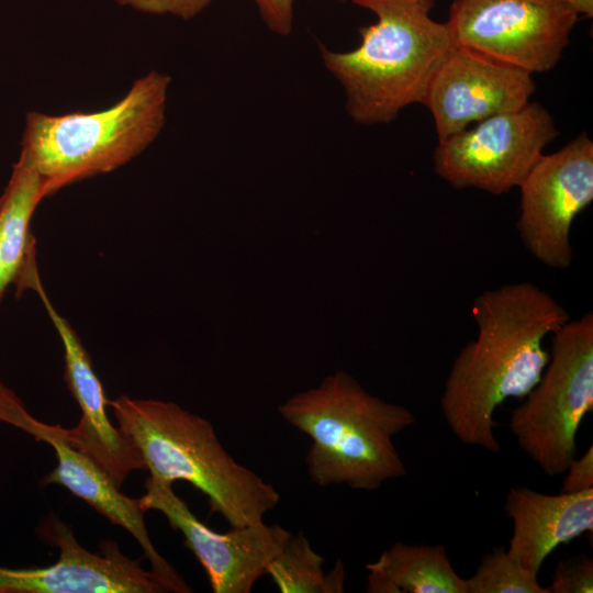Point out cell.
Segmentation results:
<instances>
[{"mask_svg":"<svg viewBox=\"0 0 593 593\" xmlns=\"http://www.w3.org/2000/svg\"><path fill=\"white\" fill-rule=\"evenodd\" d=\"M535 90L532 74L456 45L435 72L423 104L440 142L473 122L524 108Z\"/></svg>","mask_w":593,"mask_h":593,"instance_id":"4fadbf2b","label":"cell"},{"mask_svg":"<svg viewBox=\"0 0 593 593\" xmlns=\"http://www.w3.org/2000/svg\"><path fill=\"white\" fill-rule=\"evenodd\" d=\"M268 30L288 36L293 25L294 0H254Z\"/></svg>","mask_w":593,"mask_h":593,"instance_id":"7402d4cb","label":"cell"},{"mask_svg":"<svg viewBox=\"0 0 593 593\" xmlns=\"http://www.w3.org/2000/svg\"><path fill=\"white\" fill-rule=\"evenodd\" d=\"M16 284L19 290L30 288L38 294L64 347V380L81 411L78 424L65 429L68 440L94 459L121 488L132 471L145 469L141 454L110 422L109 400L90 356L70 324L53 306L40 280L35 258L26 262Z\"/></svg>","mask_w":593,"mask_h":593,"instance_id":"5bb4252c","label":"cell"},{"mask_svg":"<svg viewBox=\"0 0 593 593\" xmlns=\"http://www.w3.org/2000/svg\"><path fill=\"white\" fill-rule=\"evenodd\" d=\"M557 135L550 113L538 102L528 103L438 142L434 169L455 189L501 195L521 186Z\"/></svg>","mask_w":593,"mask_h":593,"instance_id":"52a82bcc","label":"cell"},{"mask_svg":"<svg viewBox=\"0 0 593 593\" xmlns=\"http://www.w3.org/2000/svg\"><path fill=\"white\" fill-rule=\"evenodd\" d=\"M478 335L456 356L440 409L463 444L499 452L493 415L505 400L526 396L549 361L542 340L570 318L550 294L530 282L483 291L473 302Z\"/></svg>","mask_w":593,"mask_h":593,"instance_id":"6da1fadb","label":"cell"},{"mask_svg":"<svg viewBox=\"0 0 593 593\" xmlns=\"http://www.w3.org/2000/svg\"><path fill=\"white\" fill-rule=\"evenodd\" d=\"M170 76L153 70L111 107L92 112L26 114L20 157L41 177L45 194L128 163L161 132Z\"/></svg>","mask_w":593,"mask_h":593,"instance_id":"5b68a950","label":"cell"},{"mask_svg":"<svg viewBox=\"0 0 593 593\" xmlns=\"http://www.w3.org/2000/svg\"><path fill=\"white\" fill-rule=\"evenodd\" d=\"M108 406L152 478L189 482L232 528L262 522L279 503L277 490L234 460L208 419L174 402L127 395L109 400Z\"/></svg>","mask_w":593,"mask_h":593,"instance_id":"3957f363","label":"cell"},{"mask_svg":"<svg viewBox=\"0 0 593 593\" xmlns=\"http://www.w3.org/2000/svg\"><path fill=\"white\" fill-rule=\"evenodd\" d=\"M324 558L315 552L300 532L292 534L282 550L270 561L266 574L281 593H343L345 566L337 560L325 573Z\"/></svg>","mask_w":593,"mask_h":593,"instance_id":"ac0fdd59","label":"cell"},{"mask_svg":"<svg viewBox=\"0 0 593 593\" xmlns=\"http://www.w3.org/2000/svg\"><path fill=\"white\" fill-rule=\"evenodd\" d=\"M366 569L368 593H468L443 545L395 542Z\"/></svg>","mask_w":593,"mask_h":593,"instance_id":"2e32d148","label":"cell"},{"mask_svg":"<svg viewBox=\"0 0 593 593\" xmlns=\"http://www.w3.org/2000/svg\"><path fill=\"white\" fill-rule=\"evenodd\" d=\"M38 535L59 549L58 560L37 568L0 566V593H161L159 580L124 555L111 539L92 552L80 545L70 527L53 513Z\"/></svg>","mask_w":593,"mask_h":593,"instance_id":"7c38bea8","label":"cell"},{"mask_svg":"<svg viewBox=\"0 0 593 593\" xmlns=\"http://www.w3.org/2000/svg\"><path fill=\"white\" fill-rule=\"evenodd\" d=\"M340 1H349V0H340Z\"/></svg>","mask_w":593,"mask_h":593,"instance_id":"484cf974","label":"cell"},{"mask_svg":"<svg viewBox=\"0 0 593 593\" xmlns=\"http://www.w3.org/2000/svg\"><path fill=\"white\" fill-rule=\"evenodd\" d=\"M516 228L524 247L549 268L572 262L573 220L593 201V142L585 132L541 155L518 187Z\"/></svg>","mask_w":593,"mask_h":593,"instance_id":"9c48e42d","label":"cell"},{"mask_svg":"<svg viewBox=\"0 0 593 593\" xmlns=\"http://www.w3.org/2000/svg\"><path fill=\"white\" fill-rule=\"evenodd\" d=\"M549 361L510 429L521 449L549 477L563 474L577 455V433L593 412V314L552 334Z\"/></svg>","mask_w":593,"mask_h":593,"instance_id":"8992f818","label":"cell"},{"mask_svg":"<svg viewBox=\"0 0 593 593\" xmlns=\"http://www.w3.org/2000/svg\"><path fill=\"white\" fill-rule=\"evenodd\" d=\"M561 492L575 493L593 489V447L579 458H573L564 471ZM563 473V474H564Z\"/></svg>","mask_w":593,"mask_h":593,"instance_id":"603a6c76","label":"cell"},{"mask_svg":"<svg viewBox=\"0 0 593 593\" xmlns=\"http://www.w3.org/2000/svg\"><path fill=\"white\" fill-rule=\"evenodd\" d=\"M144 486L138 499L142 508L160 512L171 528L182 534L184 546L203 567L214 593H249L292 535L264 521L216 533L191 512L172 484L149 475Z\"/></svg>","mask_w":593,"mask_h":593,"instance_id":"8fae6325","label":"cell"},{"mask_svg":"<svg viewBox=\"0 0 593 593\" xmlns=\"http://www.w3.org/2000/svg\"><path fill=\"white\" fill-rule=\"evenodd\" d=\"M547 588L549 593H592L593 560L583 553L560 560Z\"/></svg>","mask_w":593,"mask_h":593,"instance_id":"ffe728a7","label":"cell"},{"mask_svg":"<svg viewBox=\"0 0 593 593\" xmlns=\"http://www.w3.org/2000/svg\"><path fill=\"white\" fill-rule=\"evenodd\" d=\"M278 412L311 438L306 465L317 485L374 491L407 473L393 437L415 423L414 414L368 393L344 371L294 394Z\"/></svg>","mask_w":593,"mask_h":593,"instance_id":"277c9868","label":"cell"},{"mask_svg":"<svg viewBox=\"0 0 593 593\" xmlns=\"http://www.w3.org/2000/svg\"><path fill=\"white\" fill-rule=\"evenodd\" d=\"M150 14H170L183 20H190L200 14L212 0H113Z\"/></svg>","mask_w":593,"mask_h":593,"instance_id":"44dd1931","label":"cell"},{"mask_svg":"<svg viewBox=\"0 0 593 593\" xmlns=\"http://www.w3.org/2000/svg\"><path fill=\"white\" fill-rule=\"evenodd\" d=\"M580 14L591 18L593 15V0H567Z\"/></svg>","mask_w":593,"mask_h":593,"instance_id":"cb8c5ba5","label":"cell"},{"mask_svg":"<svg viewBox=\"0 0 593 593\" xmlns=\"http://www.w3.org/2000/svg\"><path fill=\"white\" fill-rule=\"evenodd\" d=\"M45 197L38 174L19 158L0 197V258L10 283L16 281L34 245L30 223Z\"/></svg>","mask_w":593,"mask_h":593,"instance_id":"e0dca14e","label":"cell"},{"mask_svg":"<svg viewBox=\"0 0 593 593\" xmlns=\"http://www.w3.org/2000/svg\"><path fill=\"white\" fill-rule=\"evenodd\" d=\"M537 573L523 567L504 547L482 556L474 574L466 579L468 593H549Z\"/></svg>","mask_w":593,"mask_h":593,"instance_id":"d6986e66","label":"cell"},{"mask_svg":"<svg viewBox=\"0 0 593 593\" xmlns=\"http://www.w3.org/2000/svg\"><path fill=\"white\" fill-rule=\"evenodd\" d=\"M371 11L374 23L359 29L360 44L346 52L320 47L328 72L342 86L353 121H393L423 103L429 83L456 46L447 23L430 18L434 0H350Z\"/></svg>","mask_w":593,"mask_h":593,"instance_id":"7a4b0ae2","label":"cell"},{"mask_svg":"<svg viewBox=\"0 0 593 593\" xmlns=\"http://www.w3.org/2000/svg\"><path fill=\"white\" fill-rule=\"evenodd\" d=\"M9 284L10 282L7 279L4 268L0 258V299Z\"/></svg>","mask_w":593,"mask_h":593,"instance_id":"d4e9b609","label":"cell"},{"mask_svg":"<svg viewBox=\"0 0 593 593\" xmlns=\"http://www.w3.org/2000/svg\"><path fill=\"white\" fill-rule=\"evenodd\" d=\"M505 512L513 522L508 555L538 574L558 546L592 534L593 489L551 495L526 486L511 488Z\"/></svg>","mask_w":593,"mask_h":593,"instance_id":"9a60e30c","label":"cell"},{"mask_svg":"<svg viewBox=\"0 0 593 593\" xmlns=\"http://www.w3.org/2000/svg\"><path fill=\"white\" fill-rule=\"evenodd\" d=\"M579 11L567 0H454L446 22L456 45L523 69H552Z\"/></svg>","mask_w":593,"mask_h":593,"instance_id":"ba28073f","label":"cell"},{"mask_svg":"<svg viewBox=\"0 0 593 593\" xmlns=\"http://www.w3.org/2000/svg\"><path fill=\"white\" fill-rule=\"evenodd\" d=\"M0 422L10 424L53 447L57 465L44 477L43 484L66 488L110 523L130 533L148 560L150 572L167 592H192L179 572L155 548L146 528L145 511L139 500L122 493L94 459L68 440L66 428L45 424L31 415L15 393L1 381Z\"/></svg>","mask_w":593,"mask_h":593,"instance_id":"30bf717a","label":"cell"}]
</instances>
